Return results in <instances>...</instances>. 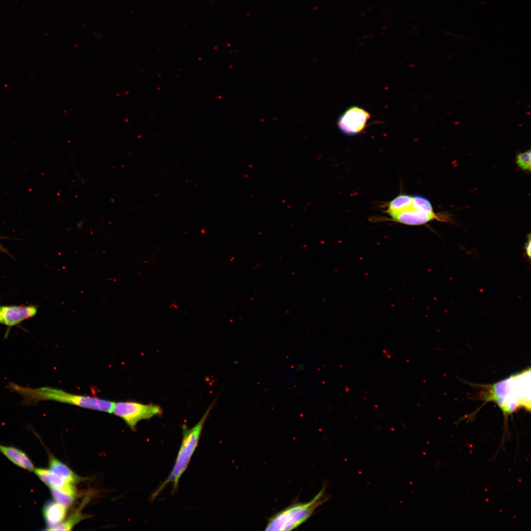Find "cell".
<instances>
[{
  "label": "cell",
  "instance_id": "1",
  "mask_svg": "<svg viewBox=\"0 0 531 531\" xmlns=\"http://www.w3.org/2000/svg\"><path fill=\"white\" fill-rule=\"evenodd\" d=\"M530 377L529 367L494 384H476L480 389L478 397L486 402L496 403L503 414L504 430L500 447H503L505 435L509 437L508 416L521 408L530 411Z\"/></svg>",
  "mask_w": 531,
  "mask_h": 531
},
{
  "label": "cell",
  "instance_id": "2",
  "mask_svg": "<svg viewBox=\"0 0 531 531\" xmlns=\"http://www.w3.org/2000/svg\"><path fill=\"white\" fill-rule=\"evenodd\" d=\"M328 485L324 481L320 491L308 502H300L297 496L288 506L268 519L265 530L291 531L305 522L318 507L329 500L330 496L326 492Z\"/></svg>",
  "mask_w": 531,
  "mask_h": 531
},
{
  "label": "cell",
  "instance_id": "3",
  "mask_svg": "<svg viewBox=\"0 0 531 531\" xmlns=\"http://www.w3.org/2000/svg\"><path fill=\"white\" fill-rule=\"evenodd\" d=\"M213 405V403L209 407L201 419L193 427L188 428L186 425L183 426L182 442L175 465L168 478L152 495V499L157 497L169 483L173 484L174 492L177 490L179 480L187 468L196 449L205 422Z\"/></svg>",
  "mask_w": 531,
  "mask_h": 531
},
{
  "label": "cell",
  "instance_id": "4",
  "mask_svg": "<svg viewBox=\"0 0 531 531\" xmlns=\"http://www.w3.org/2000/svg\"><path fill=\"white\" fill-rule=\"evenodd\" d=\"M31 397L35 400H51L80 407L112 413L115 402L95 397L77 395L51 387L32 389Z\"/></svg>",
  "mask_w": 531,
  "mask_h": 531
},
{
  "label": "cell",
  "instance_id": "5",
  "mask_svg": "<svg viewBox=\"0 0 531 531\" xmlns=\"http://www.w3.org/2000/svg\"><path fill=\"white\" fill-rule=\"evenodd\" d=\"M162 409L157 405L145 404L135 401L115 402L112 413L121 418L126 424L134 430L142 420L149 419L162 414Z\"/></svg>",
  "mask_w": 531,
  "mask_h": 531
},
{
  "label": "cell",
  "instance_id": "6",
  "mask_svg": "<svg viewBox=\"0 0 531 531\" xmlns=\"http://www.w3.org/2000/svg\"><path fill=\"white\" fill-rule=\"evenodd\" d=\"M370 114L358 106H352L347 109L338 118L339 129L344 134L354 135L360 133L366 127Z\"/></svg>",
  "mask_w": 531,
  "mask_h": 531
},
{
  "label": "cell",
  "instance_id": "7",
  "mask_svg": "<svg viewBox=\"0 0 531 531\" xmlns=\"http://www.w3.org/2000/svg\"><path fill=\"white\" fill-rule=\"evenodd\" d=\"M37 308L35 306H7L1 307L2 324L9 326L16 325L35 316Z\"/></svg>",
  "mask_w": 531,
  "mask_h": 531
},
{
  "label": "cell",
  "instance_id": "8",
  "mask_svg": "<svg viewBox=\"0 0 531 531\" xmlns=\"http://www.w3.org/2000/svg\"><path fill=\"white\" fill-rule=\"evenodd\" d=\"M439 219L436 213H428L418 210L413 206L409 209L401 212L392 219L398 223L412 226L426 224L433 220Z\"/></svg>",
  "mask_w": 531,
  "mask_h": 531
},
{
  "label": "cell",
  "instance_id": "9",
  "mask_svg": "<svg viewBox=\"0 0 531 531\" xmlns=\"http://www.w3.org/2000/svg\"><path fill=\"white\" fill-rule=\"evenodd\" d=\"M43 515L47 529H49L64 521L67 516V508L55 501H48L43 506Z\"/></svg>",
  "mask_w": 531,
  "mask_h": 531
},
{
  "label": "cell",
  "instance_id": "10",
  "mask_svg": "<svg viewBox=\"0 0 531 531\" xmlns=\"http://www.w3.org/2000/svg\"><path fill=\"white\" fill-rule=\"evenodd\" d=\"M50 469L61 478L66 484L75 485L83 480V478L77 475L66 465L52 455L49 456Z\"/></svg>",
  "mask_w": 531,
  "mask_h": 531
},
{
  "label": "cell",
  "instance_id": "11",
  "mask_svg": "<svg viewBox=\"0 0 531 531\" xmlns=\"http://www.w3.org/2000/svg\"><path fill=\"white\" fill-rule=\"evenodd\" d=\"M0 452L21 468L30 471L34 469L33 464L27 454L16 447L0 444Z\"/></svg>",
  "mask_w": 531,
  "mask_h": 531
},
{
  "label": "cell",
  "instance_id": "12",
  "mask_svg": "<svg viewBox=\"0 0 531 531\" xmlns=\"http://www.w3.org/2000/svg\"><path fill=\"white\" fill-rule=\"evenodd\" d=\"M52 496L55 502L66 508L70 507L77 498V491L74 485L66 484L60 488H51Z\"/></svg>",
  "mask_w": 531,
  "mask_h": 531
},
{
  "label": "cell",
  "instance_id": "13",
  "mask_svg": "<svg viewBox=\"0 0 531 531\" xmlns=\"http://www.w3.org/2000/svg\"><path fill=\"white\" fill-rule=\"evenodd\" d=\"M413 196L406 194L397 196L389 203L386 212L393 218L411 208L413 206Z\"/></svg>",
  "mask_w": 531,
  "mask_h": 531
},
{
  "label": "cell",
  "instance_id": "14",
  "mask_svg": "<svg viewBox=\"0 0 531 531\" xmlns=\"http://www.w3.org/2000/svg\"><path fill=\"white\" fill-rule=\"evenodd\" d=\"M33 471L39 478L50 488H60L66 484L61 478L50 469L34 468Z\"/></svg>",
  "mask_w": 531,
  "mask_h": 531
},
{
  "label": "cell",
  "instance_id": "15",
  "mask_svg": "<svg viewBox=\"0 0 531 531\" xmlns=\"http://www.w3.org/2000/svg\"><path fill=\"white\" fill-rule=\"evenodd\" d=\"M84 518L85 515L82 513L81 510L78 508L67 519L48 531H71L77 524Z\"/></svg>",
  "mask_w": 531,
  "mask_h": 531
},
{
  "label": "cell",
  "instance_id": "16",
  "mask_svg": "<svg viewBox=\"0 0 531 531\" xmlns=\"http://www.w3.org/2000/svg\"><path fill=\"white\" fill-rule=\"evenodd\" d=\"M413 197V205L414 208L428 213H434L432 204L427 198L420 195Z\"/></svg>",
  "mask_w": 531,
  "mask_h": 531
},
{
  "label": "cell",
  "instance_id": "17",
  "mask_svg": "<svg viewBox=\"0 0 531 531\" xmlns=\"http://www.w3.org/2000/svg\"><path fill=\"white\" fill-rule=\"evenodd\" d=\"M516 163L523 170H531V149L518 154L516 156Z\"/></svg>",
  "mask_w": 531,
  "mask_h": 531
},
{
  "label": "cell",
  "instance_id": "18",
  "mask_svg": "<svg viewBox=\"0 0 531 531\" xmlns=\"http://www.w3.org/2000/svg\"><path fill=\"white\" fill-rule=\"evenodd\" d=\"M528 240L525 243V249L526 250V255L530 260L531 258V238L530 234L528 236Z\"/></svg>",
  "mask_w": 531,
  "mask_h": 531
},
{
  "label": "cell",
  "instance_id": "19",
  "mask_svg": "<svg viewBox=\"0 0 531 531\" xmlns=\"http://www.w3.org/2000/svg\"><path fill=\"white\" fill-rule=\"evenodd\" d=\"M0 323H2L1 317V306H0Z\"/></svg>",
  "mask_w": 531,
  "mask_h": 531
},
{
  "label": "cell",
  "instance_id": "20",
  "mask_svg": "<svg viewBox=\"0 0 531 531\" xmlns=\"http://www.w3.org/2000/svg\"><path fill=\"white\" fill-rule=\"evenodd\" d=\"M3 249V248L1 247L0 245V249Z\"/></svg>",
  "mask_w": 531,
  "mask_h": 531
}]
</instances>
